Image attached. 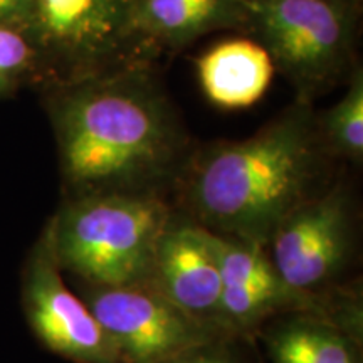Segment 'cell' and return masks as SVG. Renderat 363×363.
<instances>
[{
    "mask_svg": "<svg viewBox=\"0 0 363 363\" xmlns=\"http://www.w3.org/2000/svg\"><path fill=\"white\" fill-rule=\"evenodd\" d=\"M78 289L121 363H162L197 345L233 338L145 284L101 286L78 281Z\"/></svg>",
    "mask_w": 363,
    "mask_h": 363,
    "instance_id": "cell-6",
    "label": "cell"
},
{
    "mask_svg": "<svg viewBox=\"0 0 363 363\" xmlns=\"http://www.w3.org/2000/svg\"><path fill=\"white\" fill-rule=\"evenodd\" d=\"M162 363H244L242 357L235 350L233 338H219L214 342H207L179 355L169 358Z\"/></svg>",
    "mask_w": 363,
    "mask_h": 363,
    "instance_id": "cell-16",
    "label": "cell"
},
{
    "mask_svg": "<svg viewBox=\"0 0 363 363\" xmlns=\"http://www.w3.org/2000/svg\"><path fill=\"white\" fill-rule=\"evenodd\" d=\"M135 0H30L22 33L49 86L150 61L133 29Z\"/></svg>",
    "mask_w": 363,
    "mask_h": 363,
    "instance_id": "cell-5",
    "label": "cell"
},
{
    "mask_svg": "<svg viewBox=\"0 0 363 363\" xmlns=\"http://www.w3.org/2000/svg\"><path fill=\"white\" fill-rule=\"evenodd\" d=\"M30 0H0V24L22 29Z\"/></svg>",
    "mask_w": 363,
    "mask_h": 363,
    "instance_id": "cell-17",
    "label": "cell"
},
{
    "mask_svg": "<svg viewBox=\"0 0 363 363\" xmlns=\"http://www.w3.org/2000/svg\"><path fill=\"white\" fill-rule=\"evenodd\" d=\"M362 0H249L247 33L298 101L315 104L357 67Z\"/></svg>",
    "mask_w": 363,
    "mask_h": 363,
    "instance_id": "cell-4",
    "label": "cell"
},
{
    "mask_svg": "<svg viewBox=\"0 0 363 363\" xmlns=\"http://www.w3.org/2000/svg\"><path fill=\"white\" fill-rule=\"evenodd\" d=\"M274 66L256 39L217 43L197 59V76L208 101L222 110L252 106L269 88Z\"/></svg>",
    "mask_w": 363,
    "mask_h": 363,
    "instance_id": "cell-12",
    "label": "cell"
},
{
    "mask_svg": "<svg viewBox=\"0 0 363 363\" xmlns=\"http://www.w3.org/2000/svg\"><path fill=\"white\" fill-rule=\"evenodd\" d=\"M175 208L162 194L67 195L48 220L62 271L101 286L145 284L158 235Z\"/></svg>",
    "mask_w": 363,
    "mask_h": 363,
    "instance_id": "cell-3",
    "label": "cell"
},
{
    "mask_svg": "<svg viewBox=\"0 0 363 363\" xmlns=\"http://www.w3.org/2000/svg\"><path fill=\"white\" fill-rule=\"evenodd\" d=\"M49 93L67 194L163 195L174 187L192 150L155 65L52 84Z\"/></svg>",
    "mask_w": 363,
    "mask_h": 363,
    "instance_id": "cell-1",
    "label": "cell"
},
{
    "mask_svg": "<svg viewBox=\"0 0 363 363\" xmlns=\"http://www.w3.org/2000/svg\"><path fill=\"white\" fill-rule=\"evenodd\" d=\"M145 286L202 323L222 330L219 269L203 227L179 211L158 235Z\"/></svg>",
    "mask_w": 363,
    "mask_h": 363,
    "instance_id": "cell-10",
    "label": "cell"
},
{
    "mask_svg": "<svg viewBox=\"0 0 363 363\" xmlns=\"http://www.w3.org/2000/svg\"><path fill=\"white\" fill-rule=\"evenodd\" d=\"M202 227V225H201ZM220 274V326L229 337L252 333L278 315L323 316V293H298L283 283L264 246L203 229Z\"/></svg>",
    "mask_w": 363,
    "mask_h": 363,
    "instance_id": "cell-9",
    "label": "cell"
},
{
    "mask_svg": "<svg viewBox=\"0 0 363 363\" xmlns=\"http://www.w3.org/2000/svg\"><path fill=\"white\" fill-rule=\"evenodd\" d=\"M51 234L43 233L22 267V308L45 350L72 363H121L101 325L62 278Z\"/></svg>",
    "mask_w": 363,
    "mask_h": 363,
    "instance_id": "cell-7",
    "label": "cell"
},
{
    "mask_svg": "<svg viewBox=\"0 0 363 363\" xmlns=\"http://www.w3.org/2000/svg\"><path fill=\"white\" fill-rule=\"evenodd\" d=\"M316 128L330 157L363 160V69L357 65L347 91L328 110L316 113Z\"/></svg>",
    "mask_w": 363,
    "mask_h": 363,
    "instance_id": "cell-14",
    "label": "cell"
},
{
    "mask_svg": "<svg viewBox=\"0 0 363 363\" xmlns=\"http://www.w3.org/2000/svg\"><path fill=\"white\" fill-rule=\"evenodd\" d=\"M249 0H135L133 29L150 61L217 30H246Z\"/></svg>",
    "mask_w": 363,
    "mask_h": 363,
    "instance_id": "cell-11",
    "label": "cell"
},
{
    "mask_svg": "<svg viewBox=\"0 0 363 363\" xmlns=\"http://www.w3.org/2000/svg\"><path fill=\"white\" fill-rule=\"evenodd\" d=\"M328 158L315 108L294 99L249 138L190 152L174 184L179 212L211 233L266 247L279 222L320 192Z\"/></svg>",
    "mask_w": 363,
    "mask_h": 363,
    "instance_id": "cell-2",
    "label": "cell"
},
{
    "mask_svg": "<svg viewBox=\"0 0 363 363\" xmlns=\"http://www.w3.org/2000/svg\"><path fill=\"white\" fill-rule=\"evenodd\" d=\"M352 249V208L343 187L318 192L289 212L267 240V256L283 283L321 294L342 274Z\"/></svg>",
    "mask_w": 363,
    "mask_h": 363,
    "instance_id": "cell-8",
    "label": "cell"
},
{
    "mask_svg": "<svg viewBox=\"0 0 363 363\" xmlns=\"http://www.w3.org/2000/svg\"><path fill=\"white\" fill-rule=\"evenodd\" d=\"M272 363H362V345L323 318L293 313L264 333Z\"/></svg>",
    "mask_w": 363,
    "mask_h": 363,
    "instance_id": "cell-13",
    "label": "cell"
},
{
    "mask_svg": "<svg viewBox=\"0 0 363 363\" xmlns=\"http://www.w3.org/2000/svg\"><path fill=\"white\" fill-rule=\"evenodd\" d=\"M33 78L39 79V67L30 40L17 27L0 24V94Z\"/></svg>",
    "mask_w": 363,
    "mask_h": 363,
    "instance_id": "cell-15",
    "label": "cell"
}]
</instances>
